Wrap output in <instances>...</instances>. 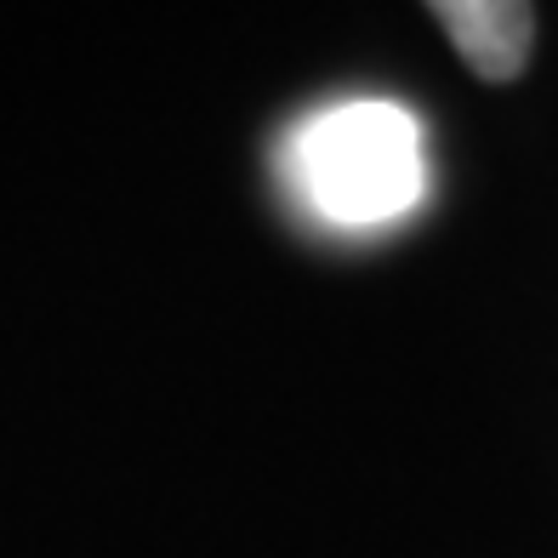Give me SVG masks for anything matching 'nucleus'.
<instances>
[{
    "label": "nucleus",
    "instance_id": "f257e3e1",
    "mask_svg": "<svg viewBox=\"0 0 558 558\" xmlns=\"http://www.w3.org/2000/svg\"><path fill=\"white\" fill-rule=\"evenodd\" d=\"M286 171L314 217L337 228H383L422 206L427 148L422 125L399 104H337L296 125Z\"/></svg>",
    "mask_w": 558,
    "mask_h": 558
},
{
    "label": "nucleus",
    "instance_id": "f03ea898",
    "mask_svg": "<svg viewBox=\"0 0 558 558\" xmlns=\"http://www.w3.org/2000/svg\"><path fill=\"white\" fill-rule=\"evenodd\" d=\"M434 23L450 35V46L468 58L478 81H513L536 40V12L524 0H450L434 7Z\"/></svg>",
    "mask_w": 558,
    "mask_h": 558
}]
</instances>
